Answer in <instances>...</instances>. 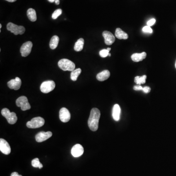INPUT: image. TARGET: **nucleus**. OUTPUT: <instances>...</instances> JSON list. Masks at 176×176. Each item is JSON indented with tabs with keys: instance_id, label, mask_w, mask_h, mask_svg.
<instances>
[{
	"instance_id": "nucleus-32",
	"label": "nucleus",
	"mask_w": 176,
	"mask_h": 176,
	"mask_svg": "<svg viewBox=\"0 0 176 176\" xmlns=\"http://www.w3.org/2000/svg\"><path fill=\"white\" fill-rule=\"evenodd\" d=\"M5 1H7L9 2H11V3H12V2H14L16 1L17 0H5Z\"/></svg>"
},
{
	"instance_id": "nucleus-24",
	"label": "nucleus",
	"mask_w": 176,
	"mask_h": 176,
	"mask_svg": "<svg viewBox=\"0 0 176 176\" xmlns=\"http://www.w3.org/2000/svg\"><path fill=\"white\" fill-rule=\"evenodd\" d=\"M31 165L33 167H35V168H37L38 167L39 169H41L43 167V165L39 161V159L38 158H35L34 159H33L31 162Z\"/></svg>"
},
{
	"instance_id": "nucleus-7",
	"label": "nucleus",
	"mask_w": 176,
	"mask_h": 176,
	"mask_svg": "<svg viewBox=\"0 0 176 176\" xmlns=\"http://www.w3.org/2000/svg\"><path fill=\"white\" fill-rule=\"evenodd\" d=\"M55 83L53 81L49 80L44 82L40 86V90L44 93H48L55 89Z\"/></svg>"
},
{
	"instance_id": "nucleus-16",
	"label": "nucleus",
	"mask_w": 176,
	"mask_h": 176,
	"mask_svg": "<svg viewBox=\"0 0 176 176\" xmlns=\"http://www.w3.org/2000/svg\"><path fill=\"white\" fill-rule=\"evenodd\" d=\"M146 53L145 52H143L140 53H134L133 55L131 56V58L133 61L137 62L143 61V60L146 58Z\"/></svg>"
},
{
	"instance_id": "nucleus-21",
	"label": "nucleus",
	"mask_w": 176,
	"mask_h": 176,
	"mask_svg": "<svg viewBox=\"0 0 176 176\" xmlns=\"http://www.w3.org/2000/svg\"><path fill=\"white\" fill-rule=\"evenodd\" d=\"M27 16L30 21L32 22H35L36 21V13L35 10L33 8H30L27 10Z\"/></svg>"
},
{
	"instance_id": "nucleus-25",
	"label": "nucleus",
	"mask_w": 176,
	"mask_h": 176,
	"mask_svg": "<svg viewBox=\"0 0 176 176\" xmlns=\"http://www.w3.org/2000/svg\"><path fill=\"white\" fill-rule=\"evenodd\" d=\"M62 11L61 9H56L52 15V18L56 19L62 14Z\"/></svg>"
},
{
	"instance_id": "nucleus-37",
	"label": "nucleus",
	"mask_w": 176,
	"mask_h": 176,
	"mask_svg": "<svg viewBox=\"0 0 176 176\" xmlns=\"http://www.w3.org/2000/svg\"><path fill=\"white\" fill-rule=\"evenodd\" d=\"M111 56V53H109V56Z\"/></svg>"
},
{
	"instance_id": "nucleus-26",
	"label": "nucleus",
	"mask_w": 176,
	"mask_h": 176,
	"mask_svg": "<svg viewBox=\"0 0 176 176\" xmlns=\"http://www.w3.org/2000/svg\"><path fill=\"white\" fill-rule=\"evenodd\" d=\"M109 52L110 51H108V49H102L101 51H100V56L102 58H105V57H107L108 56H109Z\"/></svg>"
},
{
	"instance_id": "nucleus-4",
	"label": "nucleus",
	"mask_w": 176,
	"mask_h": 176,
	"mask_svg": "<svg viewBox=\"0 0 176 176\" xmlns=\"http://www.w3.org/2000/svg\"><path fill=\"white\" fill-rule=\"evenodd\" d=\"M45 120L41 117H36L27 123V126L29 128H38L44 125Z\"/></svg>"
},
{
	"instance_id": "nucleus-13",
	"label": "nucleus",
	"mask_w": 176,
	"mask_h": 176,
	"mask_svg": "<svg viewBox=\"0 0 176 176\" xmlns=\"http://www.w3.org/2000/svg\"><path fill=\"white\" fill-rule=\"evenodd\" d=\"M71 153V155L75 158L80 157L84 153V148L80 144H77L72 148Z\"/></svg>"
},
{
	"instance_id": "nucleus-34",
	"label": "nucleus",
	"mask_w": 176,
	"mask_h": 176,
	"mask_svg": "<svg viewBox=\"0 0 176 176\" xmlns=\"http://www.w3.org/2000/svg\"><path fill=\"white\" fill-rule=\"evenodd\" d=\"M49 2H51V3H53L54 2H55V0H48Z\"/></svg>"
},
{
	"instance_id": "nucleus-35",
	"label": "nucleus",
	"mask_w": 176,
	"mask_h": 176,
	"mask_svg": "<svg viewBox=\"0 0 176 176\" xmlns=\"http://www.w3.org/2000/svg\"><path fill=\"white\" fill-rule=\"evenodd\" d=\"M107 49H108V51H111V48H108Z\"/></svg>"
},
{
	"instance_id": "nucleus-29",
	"label": "nucleus",
	"mask_w": 176,
	"mask_h": 176,
	"mask_svg": "<svg viewBox=\"0 0 176 176\" xmlns=\"http://www.w3.org/2000/svg\"><path fill=\"white\" fill-rule=\"evenodd\" d=\"M143 92L145 93H149L151 91V88L149 87H148V86H146V87H144L143 88Z\"/></svg>"
},
{
	"instance_id": "nucleus-22",
	"label": "nucleus",
	"mask_w": 176,
	"mask_h": 176,
	"mask_svg": "<svg viewBox=\"0 0 176 176\" xmlns=\"http://www.w3.org/2000/svg\"><path fill=\"white\" fill-rule=\"evenodd\" d=\"M81 73V69L80 68L74 70L73 71H71V80L74 81H77L78 77L80 74Z\"/></svg>"
},
{
	"instance_id": "nucleus-10",
	"label": "nucleus",
	"mask_w": 176,
	"mask_h": 176,
	"mask_svg": "<svg viewBox=\"0 0 176 176\" xmlns=\"http://www.w3.org/2000/svg\"><path fill=\"white\" fill-rule=\"evenodd\" d=\"M52 133L50 131L41 132L35 136V140L38 143H41L45 141L52 137Z\"/></svg>"
},
{
	"instance_id": "nucleus-5",
	"label": "nucleus",
	"mask_w": 176,
	"mask_h": 176,
	"mask_svg": "<svg viewBox=\"0 0 176 176\" xmlns=\"http://www.w3.org/2000/svg\"><path fill=\"white\" fill-rule=\"evenodd\" d=\"M7 30L13 33L15 35L23 34L25 32V28L23 26H18L12 23H9L7 25Z\"/></svg>"
},
{
	"instance_id": "nucleus-30",
	"label": "nucleus",
	"mask_w": 176,
	"mask_h": 176,
	"mask_svg": "<svg viewBox=\"0 0 176 176\" xmlns=\"http://www.w3.org/2000/svg\"><path fill=\"white\" fill-rule=\"evenodd\" d=\"M134 90L135 91H140V90L143 91V87L141 86L137 85L135 86L134 87Z\"/></svg>"
},
{
	"instance_id": "nucleus-36",
	"label": "nucleus",
	"mask_w": 176,
	"mask_h": 176,
	"mask_svg": "<svg viewBox=\"0 0 176 176\" xmlns=\"http://www.w3.org/2000/svg\"><path fill=\"white\" fill-rule=\"evenodd\" d=\"M2 28V25L1 24H0V29H1Z\"/></svg>"
},
{
	"instance_id": "nucleus-6",
	"label": "nucleus",
	"mask_w": 176,
	"mask_h": 176,
	"mask_svg": "<svg viewBox=\"0 0 176 176\" xmlns=\"http://www.w3.org/2000/svg\"><path fill=\"white\" fill-rule=\"evenodd\" d=\"M16 103L17 106L21 108L22 111H26L31 108L27 97L25 96H22L18 98L16 101Z\"/></svg>"
},
{
	"instance_id": "nucleus-15",
	"label": "nucleus",
	"mask_w": 176,
	"mask_h": 176,
	"mask_svg": "<svg viewBox=\"0 0 176 176\" xmlns=\"http://www.w3.org/2000/svg\"><path fill=\"white\" fill-rule=\"evenodd\" d=\"M121 109L118 104L114 105L112 111V116L115 121H119L121 117Z\"/></svg>"
},
{
	"instance_id": "nucleus-1",
	"label": "nucleus",
	"mask_w": 176,
	"mask_h": 176,
	"mask_svg": "<svg viewBox=\"0 0 176 176\" xmlns=\"http://www.w3.org/2000/svg\"><path fill=\"white\" fill-rule=\"evenodd\" d=\"M100 117V112L99 110L97 108L92 109L88 121V126L92 131H97L98 129Z\"/></svg>"
},
{
	"instance_id": "nucleus-18",
	"label": "nucleus",
	"mask_w": 176,
	"mask_h": 176,
	"mask_svg": "<svg viewBox=\"0 0 176 176\" xmlns=\"http://www.w3.org/2000/svg\"><path fill=\"white\" fill-rule=\"evenodd\" d=\"M115 36L118 39H127L128 38V34L125 33L120 28H117L115 30Z\"/></svg>"
},
{
	"instance_id": "nucleus-38",
	"label": "nucleus",
	"mask_w": 176,
	"mask_h": 176,
	"mask_svg": "<svg viewBox=\"0 0 176 176\" xmlns=\"http://www.w3.org/2000/svg\"><path fill=\"white\" fill-rule=\"evenodd\" d=\"M175 67H176V63H175Z\"/></svg>"
},
{
	"instance_id": "nucleus-20",
	"label": "nucleus",
	"mask_w": 176,
	"mask_h": 176,
	"mask_svg": "<svg viewBox=\"0 0 176 176\" xmlns=\"http://www.w3.org/2000/svg\"><path fill=\"white\" fill-rule=\"evenodd\" d=\"M59 41V38L57 35H55L52 38L50 43H49V47L51 49H55L57 48Z\"/></svg>"
},
{
	"instance_id": "nucleus-19",
	"label": "nucleus",
	"mask_w": 176,
	"mask_h": 176,
	"mask_svg": "<svg viewBox=\"0 0 176 176\" xmlns=\"http://www.w3.org/2000/svg\"><path fill=\"white\" fill-rule=\"evenodd\" d=\"M84 45V40L83 38H80L75 43L74 49L76 52H80L83 49Z\"/></svg>"
},
{
	"instance_id": "nucleus-28",
	"label": "nucleus",
	"mask_w": 176,
	"mask_h": 176,
	"mask_svg": "<svg viewBox=\"0 0 176 176\" xmlns=\"http://www.w3.org/2000/svg\"><path fill=\"white\" fill-rule=\"evenodd\" d=\"M156 21L155 19H151L149 21H148L147 23V25L150 26V27H151V26H153L155 24Z\"/></svg>"
},
{
	"instance_id": "nucleus-12",
	"label": "nucleus",
	"mask_w": 176,
	"mask_h": 176,
	"mask_svg": "<svg viewBox=\"0 0 176 176\" xmlns=\"http://www.w3.org/2000/svg\"><path fill=\"white\" fill-rule=\"evenodd\" d=\"M22 84V81L20 78H15V79H11L8 82V87L11 89L18 90L21 87Z\"/></svg>"
},
{
	"instance_id": "nucleus-17",
	"label": "nucleus",
	"mask_w": 176,
	"mask_h": 176,
	"mask_svg": "<svg viewBox=\"0 0 176 176\" xmlns=\"http://www.w3.org/2000/svg\"><path fill=\"white\" fill-rule=\"evenodd\" d=\"M110 76V71L108 70H104L101 73L97 74L96 78L100 81H103L109 78Z\"/></svg>"
},
{
	"instance_id": "nucleus-11",
	"label": "nucleus",
	"mask_w": 176,
	"mask_h": 176,
	"mask_svg": "<svg viewBox=\"0 0 176 176\" xmlns=\"http://www.w3.org/2000/svg\"><path fill=\"white\" fill-rule=\"evenodd\" d=\"M0 151L5 155H9L11 152V148L8 143L5 140L0 139Z\"/></svg>"
},
{
	"instance_id": "nucleus-27",
	"label": "nucleus",
	"mask_w": 176,
	"mask_h": 176,
	"mask_svg": "<svg viewBox=\"0 0 176 176\" xmlns=\"http://www.w3.org/2000/svg\"><path fill=\"white\" fill-rule=\"evenodd\" d=\"M143 33H153V30L151 29V27L147 26V25L143 27Z\"/></svg>"
},
{
	"instance_id": "nucleus-9",
	"label": "nucleus",
	"mask_w": 176,
	"mask_h": 176,
	"mask_svg": "<svg viewBox=\"0 0 176 176\" xmlns=\"http://www.w3.org/2000/svg\"><path fill=\"white\" fill-rule=\"evenodd\" d=\"M59 118L60 121L63 122H67L71 119V114L69 110L66 108H62L60 110Z\"/></svg>"
},
{
	"instance_id": "nucleus-33",
	"label": "nucleus",
	"mask_w": 176,
	"mask_h": 176,
	"mask_svg": "<svg viewBox=\"0 0 176 176\" xmlns=\"http://www.w3.org/2000/svg\"><path fill=\"white\" fill-rule=\"evenodd\" d=\"M55 4L58 5H59L60 3L59 0H55Z\"/></svg>"
},
{
	"instance_id": "nucleus-31",
	"label": "nucleus",
	"mask_w": 176,
	"mask_h": 176,
	"mask_svg": "<svg viewBox=\"0 0 176 176\" xmlns=\"http://www.w3.org/2000/svg\"><path fill=\"white\" fill-rule=\"evenodd\" d=\"M11 176H22V175H20L17 172H13L11 174Z\"/></svg>"
},
{
	"instance_id": "nucleus-23",
	"label": "nucleus",
	"mask_w": 176,
	"mask_h": 176,
	"mask_svg": "<svg viewBox=\"0 0 176 176\" xmlns=\"http://www.w3.org/2000/svg\"><path fill=\"white\" fill-rule=\"evenodd\" d=\"M146 78L147 76L146 75H144L141 77L137 76V77H135V82L137 84L139 85L143 84L145 83Z\"/></svg>"
},
{
	"instance_id": "nucleus-3",
	"label": "nucleus",
	"mask_w": 176,
	"mask_h": 176,
	"mask_svg": "<svg viewBox=\"0 0 176 176\" xmlns=\"http://www.w3.org/2000/svg\"><path fill=\"white\" fill-rule=\"evenodd\" d=\"M2 115L3 117L7 119L8 122L10 124H14L17 122V115L14 112H11L7 108H4L1 111Z\"/></svg>"
},
{
	"instance_id": "nucleus-2",
	"label": "nucleus",
	"mask_w": 176,
	"mask_h": 176,
	"mask_svg": "<svg viewBox=\"0 0 176 176\" xmlns=\"http://www.w3.org/2000/svg\"><path fill=\"white\" fill-rule=\"evenodd\" d=\"M59 67L64 71H73L75 70V64L67 59H62L58 63Z\"/></svg>"
},
{
	"instance_id": "nucleus-14",
	"label": "nucleus",
	"mask_w": 176,
	"mask_h": 176,
	"mask_svg": "<svg viewBox=\"0 0 176 176\" xmlns=\"http://www.w3.org/2000/svg\"><path fill=\"white\" fill-rule=\"evenodd\" d=\"M102 35L105 39V44L107 45H111L115 41V37L110 31H104Z\"/></svg>"
},
{
	"instance_id": "nucleus-8",
	"label": "nucleus",
	"mask_w": 176,
	"mask_h": 176,
	"mask_svg": "<svg viewBox=\"0 0 176 176\" xmlns=\"http://www.w3.org/2000/svg\"><path fill=\"white\" fill-rule=\"evenodd\" d=\"M33 43L30 41L27 42L22 46L20 49L21 55L23 57H27L31 52V49L33 48Z\"/></svg>"
}]
</instances>
